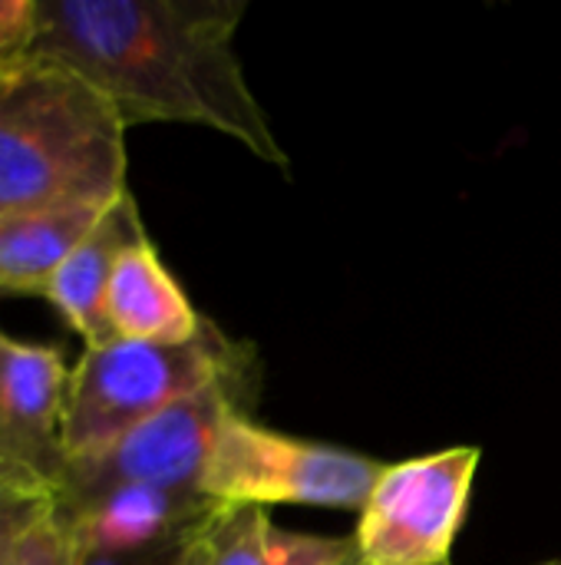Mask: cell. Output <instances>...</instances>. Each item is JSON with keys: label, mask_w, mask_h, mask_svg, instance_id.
I'll use <instances>...</instances> for the list:
<instances>
[{"label": "cell", "mask_w": 561, "mask_h": 565, "mask_svg": "<svg viewBox=\"0 0 561 565\" xmlns=\"http://www.w3.org/2000/svg\"><path fill=\"white\" fill-rule=\"evenodd\" d=\"M142 238H149V232L142 225L136 195L126 189L53 275L43 298L86 341V348L116 341L106 324V291L119 258Z\"/></svg>", "instance_id": "9c48e42d"}, {"label": "cell", "mask_w": 561, "mask_h": 565, "mask_svg": "<svg viewBox=\"0 0 561 565\" xmlns=\"http://www.w3.org/2000/svg\"><path fill=\"white\" fill-rule=\"evenodd\" d=\"M218 513H222V510H215V516H212V520H205V523L195 530V536L188 540V546H185V553H182L179 565H208V559H212V530H215Z\"/></svg>", "instance_id": "e0dca14e"}, {"label": "cell", "mask_w": 561, "mask_h": 565, "mask_svg": "<svg viewBox=\"0 0 561 565\" xmlns=\"http://www.w3.org/2000/svg\"><path fill=\"white\" fill-rule=\"evenodd\" d=\"M479 463L473 444L387 463L354 530L360 565H453Z\"/></svg>", "instance_id": "8992f818"}, {"label": "cell", "mask_w": 561, "mask_h": 565, "mask_svg": "<svg viewBox=\"0 0 561 565\" xmlns=\"http://www.w3.org/2000/svg\"><path fill=\"white\" fill-rule=\"evenodd\" d=\"M192 536L172 540V543H159V546H149V550H132V553H86V550H76V563L73 565H179Z\"/></svg>", "instance_id": "2e32d148"}, {"label": "cell", "mask_w": 561, "mask_h": 565, "mask_svg": "<svg viewBox=\"0 0 561 565\" xmlns=\"http://www.w3.org/2000/svg\"><path fill=\"white\" fill-rule=\"evenodd\" d=\"M56 490L20 473L0 467V565L13 559L20 543L56 513Z\"/></svg>", "instance_id": "4fadbf2b"}, {"label": "cell", "mask_w": 561, "mask_h": 565, "mask_svg": "<svg viewBox=\"0 0 561 565\" xmlns=\"http://www.w3.org/2000/svg\"><path fill=\"white\" fill-rule=\"evenodd\" d=\"M119 199V195H116ZM112 199V202H116ZM112 202H60L0 218V291L46 295L69 252L93 232Z\"/></svg>", "instance_id": "8fae6325"}, {"label": "cell", "mask_w": 561, "mask_h": 565, "mask_svg": "<svg viewBox=\"0 0 561 565\" xmlns=\"http://www.w3.org/2000/svg\"><path fill=\"white\" fill-rule=\"evenodd\" d=\"M69 367L60 348L26 344L0 331V467L60 490L69 467L63 447Z\"/></svg>", "instance_id": "52a82bcc"}, {"label": "cell", "mask_w": 561, "mask_h": 565, "mask_svg": "<svg viewBox=\"0 0 561 565\" xmlns=\"http://www.w3.org/2000/svg\"><path fill=\"white\" fill-rule=\"evenodd\" d=\"M215 510L205 497L169 493L155 487H116L79 507L56 513L66 520L76 550L132 553L192 536Z\"/></svg>", "instance_id": "ba28073f"}, {"label": "cell", "mask_w": 561, "mask_h": 565, "mask_svg": "<svg viewBox=\"0 0 561 565\" xmlns=\"http://www.w3.org/2000/svg\"><path fill=\"white\" fill-rule=\"evenodd\" d=\"M536 565H561V559H546V563H536Z\"/></svg>", "instance_id": "ac0fdd59"}, {"label": "cell", "mask_w": 561, "mask_h": 565, "mask_svg": "<svg viewBox=\"0 0 561 565\" xmlns=\"http://www.w3.org/2000/svg\"><path fill=\"white\" fill-rule=\"evenodd\" d=\"M76 563V540L60 513L43 520L13 553L7 565H73Z\"/></svg>", "instance_id": "5bb4252c"}, {"label": "cell", "mask_w": 561, "mask_h": 565, "mask_svg": "<svg viewBox=\"0 0 561 565\" xmlns=\"http://www.w3.org/2000/svg\"><path fill=\"white\" fill-rule=\"evenodd\" d=\"M248 0H40L30 53L96 89L126 129L192 122L291 172L235 50Z\"/></svg>", "instance_id": "6da1fadb"}, {"label": "cell", "mask_w": 561, "mask_h": 565, "mask_svg": "<svg viewBox=\"0 0 561 565\" xmlns=\"http://www.w3.org/2000/svg\"><path fill=\"white\" fill-rule=\"evenodd\" d=\"M126 132L112 106L69 70L33 53L0 66V218L122 195Z\"/></svg>", "instance_id": "7a4b0ae2"}, {"label": "cell", "mask_w": 561, "mask_h": 565, "mask_svg": "<svg viewBox=\"0 0 561 565\" xmlns=\"http://www.w3.org/2000/svg\"><path fill=\"white\" fill-rule=\"evenodd\" d=\"M261 397V371L241 377H222L198 394L155 414L119 444L96 457L69 460L56 490V507L69 510L116 487H155L169 493L202 497V473L215 444V434L228 411L255 414Z\"/></svg>", "instance_id": "5b68a950"}, {"label": "cell", "mask_w": 561, "mask_h": 565, "mask_svg": "<svg viewBox=\"0 0 561 565\" xmlns=\"http://www.w3.org/2000/svg\"><path fill=\"white\" fill-rule=\"evenodd\" d=\"M40 20V0H0V66L30 53Z\"/></svg>", "instance_id": "9a60e30c"}, {"label": "cell", "mask_w": 561, "mask_h": 565, "mask_svg": "<svg viewBox=\"0 0 561 565\" xmlns=\"http://www.w3.org/2000/svg\"><path fill=\"white\" fill-rule=\"evenodd\" d=\"M258 371L261 358L255 344L225 334L208 318L202 334L188 344H145L116 338L86 348L69 371L66 387V457H96L202 387L222 377Z\"/></svg>", "instance_id": "3957f363"}, {"label": "cell", "mask_w": 561, "mask_h": 565, "mask_svg": "<svg viewBox=\"0 0 561 565\" xmlns=\"http://www.w3.org/2000/svg\"><path fill=\"white\" fill-rule=\"evenodd\" d=\"M106 324L112 338L145 344H188L202 334L205 315L195 311L185 288L165 268L152 238L132 245L106 291Z\"/></svg>", "instance_id": "30bf717a"}, {"label": "cell", "mask_w": 561, "mask_h": 565, "mask_svg": "<svg viewBox=\"0 0 561 565\" xmlns=\"http://www.w3.org/2000/svg\"><path fill=\"white\" fill-rule=\"evenodd\" d=\"M208 565H360L354 536L284 530L268 510H222Z\"/></svg>", "instance_id": "7c38bea8"}, {"label": "cell", "mask_w": 561, "mask_h": 565, "mask_svg": "<svg viewBox=\"0 0 561 565\" xmlns=\"http://www.w3.org/2000/svg\"><path fill=\"white\" fill-rule=\"evenodd\" d=\"M384 467L347 447L271 430L248 411H228L198 490L222 510L317 507L360 513Z\"/></svg>", "instance_id": "277c9868"}]
</instances>
